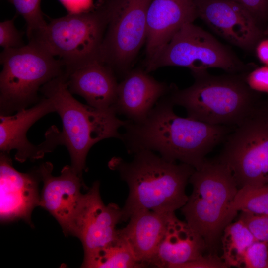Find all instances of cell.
I'll list each match as a JSON object with an SVG mask.
<instances>
[{
    "label": "cell",
    "instance_id": "9",
    "mask_svg": "<svg viewBox=\"0 0 268 268\" xmlns=\"http://www.w3.org/2000/svg\"><path fill=\"white\" fill-rule=\"evenodd\" d=\"M218 160L238 189L268 184V119L258 108L227 135Z\"/></svg>",
    "mask_w": 268,
    "mask_h": 268
},
{
    "label": "cell",
    "instance_id": "21",
    "mask_svg": "<svg viewBox=\"0 0 268 268\" xmlns=\"http://www.w3.org/2000/svg\"><path fill=\"white\" fill-rule=\"evenodd\" d=\"M85 268H142L127 243L120 237L84 256L81 265Z\"/></svg>",
    "mask_w": 268,
    "mask_h": 268
},
{
    "label": "cell",
    "instance_id": "16",
    "mask_svg": "<svg viewBox=\"0 0 268 268\" xmlns=\"http://www.w3.org/2000/svg\"><path fill=\"white\" fill-rule=\"evenodd\" d=\"M197 17L195 0H152L147 16V63L184 25L193 22Z\"/></svg>",
    "mask_w": 268,
    "mask_h": 268
},
{
    "label": "cell",
    "instance_id": "6",
    "mask_svg": "<svg viewBox=\"0 0 268 268\" xmlns=\"http://www.w3.org/2000/svg\"><path fill=\"white\" fill-rule=\"evenodd\" d=\"M191 195L181 208L186 222L201 235L207 248L214 249L224 228L238 190L228 167L218 159H205L189 179Z\"/></svg>",
    "mask_w": 268,
    "mask_h": 268
},
{
    "label": "cell",
    "instance_id": "24",
    "mask_svg": "<svg viewBox=\"0 0 268 268\" xmlns=\"http://www.w3.org/2000/svg\"><path fill=\"white\" fill-rule=\"evenodd\" d=\"M10 2L25 20L29 38L46 25L40 8L41 0H11Z\"/></svg>",
    "mask_w": 268,
    "mask_h": 268
},
{
    "label": "cell",
    "instance_id": "18",
    "mask_svg": "<svg viewBox=\"0 0 268 268\" xmlns=\"http://www.w3.org/2000/svg\"><path fill=\"white\" fill-rule=\"evenodd\" d=\"M207 246L203 237L173 213L149 266L180 268L202 255Z\"/></svg>",
    "mask_w": 268,
    "mask_h": 268
},
{
    "label": "cell",
    "instance_id": "31",
    "mask_svg": "<svg viewBox=\"0 0 268 268\" xmlns=\"http://www.w3.org/2000/svg\"><path fill=\"white\" fill-rule=\"evenodd\" d=\"M68 13L85 12L93 8V0H59Z\"/></svg>",
    "mask_w": 268,
    "mask_h": 268
},
{
    "label": "cell",
    "instance_id": "14",
    "mask_svg": "<svg viewBox=\"0 0 268 268\" xmlns=\"http://www.w3.org/2000/svg\"><path fill=\"white\" fill-rule=\"evenodd\" d=\"M53 169L52 164L47 162L36 170L43 182L38 206L48 211L67 235L83 197L81 188L85 186L71 166H64L58 176L52 175Z\"/></svg>",
    "mask_w": 268,
    "mask_h": 268
},
{
    "label": "cell",
    "instance_id": "28",
    "mask_svg": "<svg viewBox=\"0 0 268 268\" xmlns=\"http://www.w3.org/2000/svg\"><path fill=\"white\" fill-rule=\"evenodd\" d=\"M245 80L252 90L268 93V66L257 67L246 74Z\"/></svg>",
    "mask_w": 268,
    "mask_h": 268
},
{
    "label": "cell",
    "instance_id": "30",
    "mask_svg": "<svg viewBox=\"0 0 268 268\" xmlns=\"http://www.w3.org/2000/svg\"><path fill=\"white\" fill-rule=\"evenodd\" d=\"M222 258L215 254L202 255L199 258L182 265L180 268H227Z\"/></svg>",
    "mask_w": 268,
    "mask_h": 268
},
{
    "label": "cell",
    "instance_id": "34",
    "mask_svg": "<svg viewBox=\"0 0 268 268\" xmlns=\"http://www.w3.org/2000/svg\"><path fill=\"white\" fill-rule=\"evenodd\" d=\"M265 34H268V28L265 31Z\"/></svg>",
    "mask_w": 268,
    "mask_h": 268
},
{
    "label": "cell",
    "instance_id": "19",
    "mask_svg": "<svg viewBox=\"0 0 268 268\" xmlns=\"http://www.w3.org/2000/svg\"><path fill=\"white\" fill-rule=\"evenodd\" d=\"M65 74L67 87L71 93L82 96L89 105L96 109L113 108L119 83L109 66L95 62Z\"/></svg>",
    "mask_w": 268,
    "mask_h": 268
},
{
    "label": "cell",
    "instance_id": "17",
    "mask_svg": "<svg viewBox=\"0 0 268 268\" xmlns=\"http://www.w3.org/2000/svg\"><path fill=\"white\" fill-rule=\"evenodd\" d=\"M170 87L157 81L140 69L128 72L118 84L117 96L113 108L117 114L130 121L143 122L157 102L164 97Z\"/></svg>",
    "mask_w": 268,
    "mask_h": 268
},
{
    "label": "cell",
    "instance_id": "20",
    "mask_svg": "<svg viewBox=\"0 0 268 268\" xmlns=\"http://www.w3.org/2000/svg\"><path fill=\"white\" fill-rule=\"evenodd\" d=\"M174 213L138 211L130 217L125 227L118 229L119 236L127 243L142 268L149 266Z\"/></svg>",
    "mask_w": 268,
    "mask_h": 268
},
{
    "label": "cell",
    "instance_id": "8",
    "mask_svg": "<svg viewBox=\"0 0 268 268\" xmlns=\"http://www.w3.org/2000/svg\"><path fill=\"white\" fill-rule=\"evenodd\" d=\"M167 66L188 68L193 76L209 68L238 73L249 67L229 48L193 22L184 25L158 54L146 63V72Z\"/></svg>",
    "mask_w": 268,
    "mask_h": 268
},
{
    "label": "cell",
    "instance_id": "12",
    "mask_svg": "<svg viewBox=\"0 0 268 268\" xmlns=\"http://www.w3.org/2000/svg\"><path fill=\"white\" fill-rule=\"evenodd\" d=\"M122 217V208L117 204L104 203L100 194L99 182L96 181L83 195L69 235L80 240L84 256H87L117 237L116 226L121 222Z\"/></svg>",
    "mask_w": 268,
    "mask_h": 268
},
{
    "label": "cell",
    "instance_id": "22",
    "mask_svg": "<svg viewBox=\"0 0 268 268\" xmlns=\"http://www.w3.org/2000/svg\"><path fill=\"white\" fill-rule=\"evenodd\" d=\"M222 259L228 267H242L247 248L256 241L243 222L230 223L224 229L222 237Z\"/></svg>",
    "mask_w": 268,
    "mask_h": 268
},
{
    "label": "cell",
    "instance_id": "33",
    "mask_svg": "<svg viewBox=\"0 0 268 268\" xmlns=\"http://www.w3.org/2000/svg\"><path fill=\"white\" fill-rule=\"evenodd\" d=\"M259 111L268 119V102L264 105H259Z\"/></svg>",
    "mask_w": 268,
    "mask_h": 268
},
{
    "label": "cell",
    "instance_id": "23",
    "mask_svg": "<svg viewBox=\"0 0 268 268\" xmlns=\"http://www.w3.org/2000/svg\"><path fill=\"white\" fill-rule=\"evenodd\" d=\"M238 211L268 215V184L238 189L229 212L231 221Z\"/></svg>",
    "mask_w": 268,
    "mask_h": 268
},
{
    "label": "cell",
    "instance_id": "13",
    "mask_svg": "<svg viewBox=\"0 0 268 268\" xmlns=\"http://www.w3.org/2000/svg\"><path fill=\"white\" fill-rule=\"evenodd\" d=\"M198 17L231 44L247 51L254 50L265 32L252 14L229 0H195Z\"/></svg>",
    "mask_w": 268,
    "mask_h": 268
},
{
    "label": "cell",
    "instance_id": "25",
    "mask_svg": "<svg viewBox=\"0 0 268 268\" xmlns=\"http://www.w3.org/2000/svg\"><path fill=\"white\" fill-rule=\"evenodd\" d=\"M242 267L268 268V243L255 241L244 254Z\"/></svg>",
    "mask_w": 268,
    "mask_h": 268
},
{
    "label": "cell",
    "instance_id": "29",
    "mask_svg": "<svg viewBox=\"0 0 268 268\" xmlns=\"http://www.w3.org/2000/svg\"><path fill=\"white\" fill-rule=\"evenodd\" d=\"M229 0L245 7L252 14L260 25L261 23L268 21V0Z\"/></svg>",
    "mask_w": 268,
    "mask_h": 268
},
{
    "label": "cell",
    "instance_id": "32",
    "mask_svg": "<svg viewBox=\"0 0 268 268\" xmlns=\"http://www.w3.org/2000/svg\"><path fill=\"white\" fill-rule=\"evenodd\" d=\"M254 50L259 61L264 65L268 66V38L261 39Z\"/></svg>",
    "mask_w": 268,
    "mask_h": 268
},
{
    "label": "cell",
    "instance_id": "27",
    "mask_svg": "<svg viewBox=\"0 0 268 268\" xmlns=\"http://www.w3.org/2000/svg\"><path fill=\"white\" fill-rule=\"evenodd\" d=\"M22 33L15 27L13 19L0 23V45L4 49H14L24 45Z\"/></svg>",
    "mask_w": 268,
    "mask_h": 268
},
{
    "label": "cell",
    "instance_id": "11",
    "mask_svg": "<svg viewBox=\"0 0 268 268\" xmlns=\"http://www.w3.org/2000/svg\"><path fill=\"white\" fill-rule=\"evenodd\" d=\"M56 112L53 102L45 97L34 106L21 109L13 115H0V149L9 154L16 150L15 159L24 162L28 159L35 160L61 145L60 132L52 126L45 134V140L38 145L30 143L26 134L37 121L48 113Z\"/></svg>",
    "mask_w": 268,
    "mask_h": 268
},
{
    "label": "cell",
    "instance_id": "3",
    "mask_svg": "<svg viewBox=\"0 0 268 268\" xmlns=\"http://www.w3.org/2000/svg\"><path fill=\"white\" fill-rule=\"evenodd\" d=\"M245 74L212 75L207 71L194 75L189 87L173 89L169 96L184 107L187 117L209 124L236 127L251 116L259 103L257 92L245 80Z\"/></svg>",
    "mask_w": 268,
    "mask_h": 268
},
{
    "label": "cell",
    "instance_id": "10",
    "mask_svg": "<svg viewBox=\"0 0 268 268\" xmlns=\"http://www.w3.org/2000/svg\"><path fill=\"white\" fill-rule=\"evenodd\" d=\"M110 18L102 49V63L127 73L147 36V16L152 0H107Z\"/></svg>",
    "mask_w": 268,
    "mask_h": 268
},
{
    "label": "cell",
    "instance_id": "2",
    "mask_svg": "<svg viewBox=\"0 0 268 268\" xmlns=\"http://www.w3.org/2000/svg\"><path fill=\"white\" fill-rule=\"evenodd\" d=\"M134 154L130 162L114 157L108 163L109 167L119 173L129 188L122 208L121 222L140 211L173 213L181 208L188 201L186 187L195 168L167 160L150 150Z\"/></svg>",
    "mask_w": 268,
    "mask_h": 268
},
{
    "label": "cell",
    "instance_id": "7",
    "mask_svg": "<svg viewBox=\"0 0 268 268\" xmlns=\"http://www.w3.org/2000/svg\"><path fill=\"white\" fill-rule=\"evenodd\" d=\"M0 58L1 115L26 108L37 101L42 85L65 74L61 61L32 41L20 48L4 49Z\"/></svg>",
    "mask_w": 268,
    "mask_h": 268
},
{
    "label": "cell",
    "instance_id": "15",
    "mask_svg": "<svg viewBox=\"0 0 268 268\" xmlns=\"http://www.w3.org/2000/svg\"><path fill=\"white\" fill-rule=\"evenodd\" d=\"M35 173H24L12 165L8 154L0 156V219L8 222L23 219L31 224V215L39 206L38 180Z\"/></svg>",
    "mask_w": 268,
    "mask_h": 268
},
{
    "label": "cell",
    "instance_id": "26",
    "mask_svg": "<svg viewBox=\"0 0 268 268\" xmlns=\"http://www.w3.org/2000/svg\"><path fill=\"white\" fill-rule=\"evenodd\" d=\"M239 219L248 227L256 240L268 243V215L241 212Z\"/></svg>",
    "mask_w": 268,
    "mask_h": 268
},
{
    "label": "cell",
    "instance_id": "35",
    "mask_svg": "<svg viewBox=\"0 0 268 268\" xmlns=\"http://www.w3.org/2000/svg\"><path fill=\"white\" fill-rule=\"evenodd\" d=\"M10 0V1H11V0Z\"/></svg>",
    "mask_w": 268,
    "mask_h": 268
},
{
    "label": "cell",
    "instance_id": "4",
    "mask_svg": "<svg viewBox=\"0 0 268 268\" xmlns=\"http://www.w3.org/2000/svg\"><path fill=\"white\" fill-rule=\"evenodd\" d=\"M41 90L53 102L61 119V145L69 152L72 168L82 178L90 148L104 139L121 140L119 130L128 123V120L119 119L113 108L98 109L75 99L67 87L65 74L44 84Z\"/></svg>",
    "mask_w": 268,
    "mask_h": 268
},
{
    "label": "cell",
    "instance_id": "5",
    "mask_svg": "<svg viewBox=\"0 0 268 268\" xmlns=\"http://www.w3.org/2000/svg\"><path fill=\"white\" fill-rule=\"evenodd\" d=\"M110 14L107 0H101L88 11L52 19L33 34L30 41L58 57L66 68V74L102 63L101 49Z\"/></svg>",
    "mask_w": 268,
    "mask_h": 268
},
{
    "label": "cell",
    "instance_id": "1",
    "mask_svg": "<svg viewBox=\"0 0 268 268\" xmlns=\"http://www.w3.org/2000/svg\"><path fill=\"white\" fill-rule=\"evenodd\" d=\"M169 97H162L139 123L128 120L121 140L130 154L144 150L157 152L167 160L199 169L205 156L225 140L232 127L209 124L178 116Z\"/></svg>",
    "mask_w": 268,
    "mask_h": 268
}]
</instances>
